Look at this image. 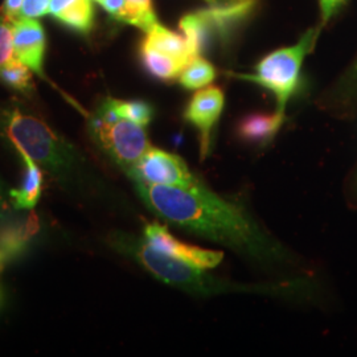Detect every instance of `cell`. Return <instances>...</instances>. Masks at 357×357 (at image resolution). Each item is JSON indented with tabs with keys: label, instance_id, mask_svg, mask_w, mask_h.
<instances>
[{
	"label": "cell",
	"instance_id": "9",
	"mask_svg": "<svg viewBox=\"0 0 357 357\" xmlns=\"http://www.w3.org/2000/svg\"><path fill=\"white\" fill-rule=\"evenodd\" d=\"M224 102L225 98L222 90L216 86H209L199 90L192 97L184 112V118L199 131L202 159H204L211 150L212 130L216 126L224 110Z\"/></svg>",
	"mask_w": 357,
	"mask_h": 357
},
{
	"label": "cell",
	"instance_id": "11",
	"mask_svg": "<svg viewBox=\"0 0 357 357\" xmlns=\"http://www.w3.org/2000/svg\"><path fill=\"white\" fill-rule=\"evenodd\" d=\"M40 218L33 209L0 225V255L7 262L17 258L28 249L32 238L40 231Z\"/></svg>",
	"mask_w": 357,
	"mask_h": 357
},
{
	"label": "cell",
	"instance_id": "19",
	"mask_svg": "<svg viewBox=\"0 0 357 357\" xmlns=\"http://www.w3.org/2000/svg\"><path fill=\"white\" fill-rule=\"evenodd\" d=\"M115 113L121 118L138 123L143 128L150 125L153 121V110L151 105L143 101H121L112 98Z\"/></svg>",
	"mask_w": 357,
	"mask_h": 357
},
{
	"label": "cell",
	"instance_id": "28",
	"mask_svg": "<svg viewBox=\"0 0 357 357\" xmlns=\"http://www.w3.org/2000/svg\"><path fill=\"white\" fill-rule=\"evenodd\" d=\"M1 302H3V295H1V290H0V305H1Z\"/></svg>",
	"mask_w": 357,
	"mask_h": 357
},
{
	"label": "cell",
	"instance_id": "25",
	"mask_svg": "<svg viewBox=\"0 0 357 357\" xmlns=\"http://www.w3.org/2000/svg\"><path fill=\"white\" fill-rule=\"evenodd\" d=\"M100 4L102 6L106 13H110L114 19H116L123 8L125 0H101Z\"/></svg>",
	"mask_w": 357,
	"mask_h": 357
},
{
	"label": "cell",
	"instance_id": "20",
	"mask_svg": "<svg viewBox=\"0 0 357 357\" xmlns=\"http://www.w3.org/2000/svg\"><path fill=\"white\" fill-rule=\"evenodd\" d=\"M13 24L6 20L0 11V68L13 60Z\"/></svg>",
	"mask_w": 357,
	"mask_h": 357
},
{
	"label": "cell",
	"instance_id": "7",
	"mask_svg": "<svg viewBox=\"0 0 357 357\" xmlns=\"http://www.w3.org/2000/svg\"><path fill=\"white\" fill-rule=\"evenodd\" d=\"M126 172L134 183L151 185L185 188L199 181L180 156L155 147H150L141 160Z\"/></svg>",
	"mask_w": 357,
	"mask_h": 357
},
{
	"label": "cell",
	"instance_id": "30",
	"mask_svg": "<svg viewBox=\"0 0 357 357\" xmlns=\"http://www.w3.org/2000/svg\"><path fill=\"white\" fill-rule=\"evenodd\" d=\"M209 1H212V0H209Z\"/></svg>",
	"mask_w": 357,
	"mask_h": 357
},
{
	"label": "cell",
	"instance_id": "21",
	"mask_svg": "<svg viewBox=\"0 0 357 357\" xmlns=\"http://www.w3.org/2000/svg\"><path fill=\"white\" fill-rule=\"evenodd\" d=\"M357 93V57L337 86V100L351 101Z\"/></svg>",
	"mask_w": 357,
	"mask_h": 357
},
{
	"label": "cell",
	"instance_id": "4",
	"mask_svg": "<svg viewBox=\"0 0 357 357\" xmlns=\"http://www.w3.org/2000/svg\"><path fill=\"white\" fill-rule=\"evenodd\" d=\"M318 35V29H310L293 47L273 52L261 60L255 68V75H236V77L270 90L277 98V110L284 114L287 102L298 88L305 57L314 48Z\"/></svg>",
	"mask_w": 357,
	"mask_h": 357
},
{
	"label": "cell",
	"instance_id": "6",
	"mask_svg": "<svg viewBox=\"0 0 357 357\" xmlns=\"http://www.w3.org/2000/svg\"><path fill=\"white\" fill-rule=\"evenodd\" d=\"M255 0H212L209 8L181 17L180 29L188 43L192 57L202 53L216 38H224L255 8Z\"/></svg>",
	"mask_w": 357,
	"mask_h": 357
},
{
	"label": "cell",
	"instance_id": "14",
	"mask_svg": "<svg viewBox=\"0 0 357 357\" xmlns=\"http://www.w3.org/2000/svg\"><path fill=\"white\" fill-rule=\"evenodd\" d=\"M144 41L183 65L188 64L193 59L185 38L167 29L166 26H160L159 23L147 32Z\"/></svg>",
	"mask_w": 357,
	"mask_h": 357
},
{
	"label": "cell",
	"instance_id": "22",
	"mask_svg": "<svg viewBox=\"0 0 357 357\" xmlns=\"http://www.w3.org/2000/svg\"><path fill=\"white\" fill-rule=\"evenodd\" d=\"M50 3L51 0H24L22 17L38 19L40 16L50 13Z\"/></svg>",
	"mask_w": 357,
	"mask_h": 357
},
{
	"label": "cell",
	"instance_id": "10",
	"mask_svg": "<svg viewBox=\"0 0 357 357\" xmlns=\"http://www.w3.org/2000/svg\"><path fill=\"white\" fill-rule=\"evenodd\" d=\"M13 54L31 70L44 78V54L47 38L36 19L20 17L13 23Z\"/></svg>",
	"mask_w": 357,
	"mask_h": 357
},
{
	"label": "cell",
	"instance_id": "12",
	"mask_svg": "<svg viewBox=\"0 0 357 357\" xmlns=\"http://www.w3.org/2000/svg\"><path fill=\"white\" fill-rule=\"evenodd\" d=\"M19 153L22 155V159L24 162L26 171H24L22 185L16 190L10 191V199L15 209L29 211L35 208L41 196L43 172L38 163L31 156H28L23 151H19Z\"/></svg>",
	"mask_w": 357,
	"mask_h": 357
},
{
	"label": "cell",
	"instance_id": "3",
	"mask_svg": "<svg viewBox=\"0 0 357 357\" xmlns=\"http://www.w3.org/2000/svg\"><path fill=\"white\" fill-rule=\"evenodd\" d=\"M3 130L17 151L31 156L38 165L64 178L75 163L72 147L44 121L20 109H13L3 118Z\"/></svg>",
	"mask_w": 357,
	"mask_h": 357
},
{
	"label": "cell",
	"instance_id": "18",
	"mask_svg": "<svg viewBox=\"0 0 357 357\" xmlns=\"http://www.w3.org/2000/svg\"><path fill=\"white\" fill-rule=\"evenodd\" d=\"M0 81L24 94H31L35 90L31 69L16 57L0 68Z\"/></svg>",
	"mask_w": 357,
	"mask_h": 357
},
{
	"label": "cell",
	"instance_id": "24",
	"mask_svg": "<svg viewBox=\"0 0 357 357\" xmlns=\"http://www.w3.org/2000/svg\"><path fill=\"white\" fill-rule=\"evenodd\" d=\"M345 0H320V11H321V20L326 23L330 20L332 15L339 10L340 6L344 4Z\"/></svg>",
	"mask_w": 357,
	"mask_h": 357
},
{
	"label": "cell",
	"instance_id": "27",
	"mask_svg": "<svg viewBox=\"0 0 357 357\" xmlns=\"http://www.w3.org/2000/svg\"><path fill=\"white\" fill-rule=\"evenodd\" d=\"M8 262H7V259L3 257V255H0V271L4 268V266L7 265Z\"/></svg>",
	"mask_w": 357,
	"mask_h": 357
},
{
	"label": "cell",
	"instance_id": "13",
	"mask_svg": "<svg viewBox=\"0 0 357 357\" xmlns=\"http://www.w3.org/2000/svg\"><path fill=\"white\" fill-rule=\"evenodd\" d=\"M283 121L284 114L278 110L273 114L255 113L246 115L237 126V134L243 141L266 144L277 135Z\"/></svg>",
	"mask_w": 357,
	"mask_h": 357
},
{
	"label": "cell",
	"instance_id": "15",
	"mask_svg": "<svg viewBox=\"0 0 357 357\" xmlns=\"http://www.w3.org/2000/svg\"><path fill=\"white\" fill-rule=\"evenodd\" d=\"M141 57L147 72L162 81H171L178 78L181 70L185 68V65L169 57L168 54H165L163 52L158 51L146 41H143L142 44Z\"/></svg>",
	"mask_w": 357,
	"mask_h": 357
},
{
	"label": "cell",
	"instance_id": "8",
	"mask_svg": "<svg viewBox=\"0 0 357 357\" xmlns=\"http://www.w3.org/2000/svg\"><path fill=\"white\" fill-rule=\"evenodd\" d=\"M144 241L165 255L203 270L216 268L224 258L221 252L206 250L180 241L168 231L166 227L156 222L149 224L144 228Z\"/></svg>",
	"mask_w": 357,
	"mask_h": 357
},
{
	"label": "cell",
	"instance_id": "16",
	"mask_svg": "<svg viewBox=\"0 0 357 357\" xmlns=\"http://www.w3.org/2000/svg\"><path fill=\"white\" fill-rule=\"evenodd\" d=\"M56 19L78 33H89L94 24L93 0H75Z\"/></svg>",
	"mask_w": 357,
	"mask_h": 357
},
{
	"label": "cell",
	"instance_id": "26",
	"mask_svg": "<svg viewBox=\"0 0 357 357\" xmlns=\"http://www.w3.org/2000/svg\"><path fill=\"white\" fill-rule=\"evenodd\" d=\"M10 212V203L7 200V195L4 191V185L0 180V217H4Z\"/></svg>",
	"mask_w": 357,
	"mask_h": 357
},
{
	"label": "cell",
	"instance_id": "17",
	"mask_svg": "<svg viewBox=\"0 0 357 357\" xmlns=\"http://www.w3.org/2000/svg\"><path fill=\"white\" fill-rule=\"evenodd\" d=\"M216 78V69L202 56L192 59L178 76V82L185 89H203Z\"/></svg>",
	"mask_w": 357,
	"mask_h": 357
},
{
	"label": "cell",
	"instance_id": "23",
	"mask_svg": "<svg viewBox=\"0 0 357 357\" xmlns=\"http://www.w3.org/2000/svg\"><path fill=\"white\" fill-rule=\"evenodd\" d=\"M23 4H24V0H4L0 11L4 15L6 20L13 24V22L22 17Z\"/></svg>",
	"mask_w": 357,
	"mask_h": 357
},
{
	"label": "cell",
	"instance_id": "5",
	"mask_svg": "<svg viewBox=\"0 0 357 357\" xmlns=\"http://www.w3.org/2000/svg\"><path fill=\"white\" fill-rule=\"evenodd\" d=\"M90 131L96 142L125 171L135 166L151 147L144 128L116 114L112 98L105 100L91 118Z\"/></svg>",
	"mask_w": 357,
	"mask_h": 357
},
{
	"label": "cell",
	"instance_id": "2",
	"mask_svg": "<svg viewBox=\"0 0 357 357\" xmlns=\"http://www.w3.org/2000/svg\"><path fill=\"white\" fill-rule=\"evenodd\" d=\"M114 245L122 252L134 257L153 277L176 289L191 294L211 295L227 291H245L246 286H237L205 274L203 268H195L174 257L165 255L146 241L116 236Z\"/></svg>",
	"mask_w": 357,
	"mask_h": 357
},
{
	"label": "cell",
	"instance_id": "29",
	"mask_svg": "<svg viewBox=\"0 0 357 357\" xmlns=\"http://www.w3.org/2000/svg\"><path fill=\"white\" fill-rule=\"evenodd\" d=\"M94 1H97V3H100V1H101V0H94Z\"/></svg>",
	"mask_w": 357,
	"mask_h": 357
},
{
	"label": "cell",
	"instance_id": "1",
	"mask_svg": "<svg viewBox=\"0 0 357 357\" xmlns=\"http://www.w3.org/2000/svg\"><path fill=\"white\" fill-rule=\"evenodd\" d=\"M135 185L149 208L178 228L224 243L258 261L278 262L286 258L281 248L241 206L220 197L200 181L185 188L139 181Z\"/></svg>",
	"mask_w": 357,
	"mask_h": 357
}]
</instances>
